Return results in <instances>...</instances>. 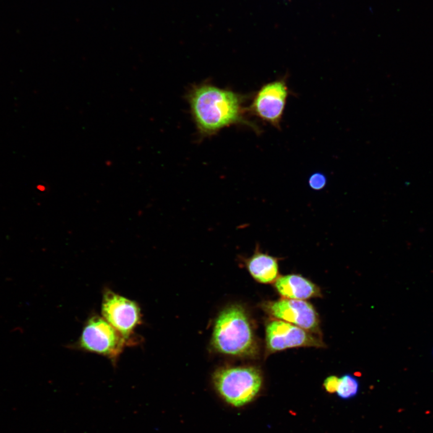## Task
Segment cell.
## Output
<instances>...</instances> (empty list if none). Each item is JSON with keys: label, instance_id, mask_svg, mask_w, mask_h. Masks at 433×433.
I'll return each instance as SVG.
<instances>
[{"label": "cell", "instance_id": "cell-1", "mask_svg": "<svg viewBox=\"0 0 433 433\" xmlns=\"http://www.w3.org/2000/svg\"><path fill=\"white\" fill-rule=\"evenodd\" d=\"M187 101L198 134L208 137L232 125H244L255 132L260 129L246 116V97L208 83L193 86Z\"/></svg>", "mask_w": 433, "mask_h": 433}, {"label": "cell", "instance_id": "cell-2", "mask_svg": "<svg viewBox=\"0 0 433 433\" xmlns=\"http://www.w3.org/2000/svg\"><path fill=\"white\" fill-rule=\"evenodd\" d=\"M212 344L226 355L247 357L258 353V346L246 310L238 304L224 309L216 319Z\"/></svg>", "mask_w": 433, "mask_h": 433}, {"label": "cell", "instance_id": "cell-3", "mask_svg": "<svg viewBox=\"0 0 433 433\" xmlns=\"http://www.w3.org/2000/svg\"><path fill=\"white\" fill-rule=\"evenodd\" d=\"M213 383L221 397L230 405L239 408L252 402L262 387L261 373L257 368H222L213 375Z\"/></svg>", "mask_w": 433, "mask_h": 433}, {"label": "cell", "instance_id": "cell-4", "mask_svg": "<svg viewBox=\"0 0 433 433\" xmlns=\"http://www.w3.org/2000/svg\"><path fill=\"white\" fill-rule=\"evenodd\" d=\"M126 340L104 318L93 315L83 327L75 347L83 351L95 353L116 364L125 346Z\"/></svg>", "mask_w": 433, "mask_h": 433}, {"label": "cell", "instance_id": "cell-5", "mask_svg": "<svg viewBox=\"0 0 433 433\" xmlns=\"http://www.w3.org/2000/svg\"><path fill=\"white\" fill-rule=\"evenodd\" d=\"M101 315L123 336L129 346L139 343L135 330L142 323V316L137 302L106 288L103 291Z\"/></svg>", "mask_w": 433, "mask_h": 433}, {"label": "cell", "instance_id": "cell-6", "mask_svg": "<svg viewBox=\"0 0 433 433\" xmlns=\"http://www.w3.org/2000/svg\"><path fill=\"white\" fill-rule=\"evenodd\" d=\"M289 93L286 77L266 83L256 92L247 111L276 129H281Z\"/></svg>", "mask_w": 433, "mask_h": 433}, {"label": "cell", "instance_id": "cell-7", "mask_svg": "<svg viewBox=\"0 0 433 433\" xmlns=\"http://www.w3.org/2000/svg\"><path fill=\"white\" fill-rule=\"evenodd\" d=\"M266 346L268 353L299 347H325L322 336L291 323L275 319L266 326Z\"/></svg>", "mask_w": 433, "mask_h": 433}, {"label": "cell", "instance_id": "cell-8", "mask_svg": "<svg viewBox=\"0 0 433 433\" xmlns=\"http://www.w3.org/2000/svg\"><path fill=\"white\" fill-rule=\"evenodd\" d=\"M266 311L276 319L322 335L320 320L317 310L310 303L300 300L281 299L265 304Z\"/></svg>", "mask_w": 433, "mask_h": 433}, {"label": "cell", "instance_id": "cell-9", "mask_svg": "<svg viewBox=\"0 0 433 433\" xmlns=\"http://www.w3.org/2000/svg\"><path fill=\"white\" fill-rule=\"evenodd\" d=\"M275 286L283 299L306 301L323 297L319 286L298 274L279 276Z\"/></svg>", "mask_w": 433, "mask_h": 433}, {"label": "cell", "instance_id": "cell-10", "mask_svg": "<svg viewBox=\"0 0 433 433\" xmlns=\"http://www.w3.org/2000/svg\"><path fill=\"white\" fill-rule=\"evenodd\" d=\"M252 277L263 284L275 283L279 277V258L263 252L257 246L253 254L241 260Z\"/></svg>", "mask_w": 433, "mask_h": 433}, {"label": "cell", "instance_id": "cell-11", "mask_svg": "<svg viewBox=\"0 0 433 433\" xmlns=\"http://www.w3.org/2000/svg\"><path fill=\"white\" fill-rule=\"evenodd\" d=\"M359 390L358 379L353 375L346 374L340 377V382L336 392L341 400H348L355 397L358 394Z\"/></svg>", "mask_w": 433, "mask_h": 433}, {"label": "cell", "instance_id": "cell-12", "mask_svg": "<svg viewBox=\"0 0 433 433\" xmlns=\"http://www.w3.org/2000/svg\"><path fill=\"white\" fill-rule=\"evenodd\" d=\"M326 183H327V179L325 174L322 173H315L309 178V186L315 190L324 189Z\"/></svg>", "mask_w": 433, "mask_h": 433}, {"label": "cell", "instance_id": "cell-13", "mask_svg": "<svg viewBox=\"0 0 433 433\" xmlns=\"http://www.w3.org/2000/svg\"><path fill=\"white\" fill-rule=\"evenodd\" d=\"M339 382H340V378L335 375H331L325 380L323 386L327 392L333 393L337 390Z\"/></svg>", "mask_w": 433, "mask_h": 433}]
</instances>
